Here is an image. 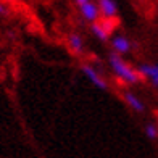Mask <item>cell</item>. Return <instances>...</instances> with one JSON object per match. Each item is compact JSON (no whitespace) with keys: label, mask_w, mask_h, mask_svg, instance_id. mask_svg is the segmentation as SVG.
<instances>
[{"label":"cell","mask_w":158,"mask_h":158,"mask_svg":"<svg viewBox=\"0 0 158 158\" xmlns=\"http://www.w3.org/2000/svg\"><path fill=\"white\" fill-rule=\"evenodd\" d=\"M108 64L113 69V73L116 74L121 81L129 82V84H135V82L140 81V74L135 69H132L119 55H116L114 52L108 55Z\"/></svg>","instance_id":"obj_1"},{"label":"cell","mask_w":158,"mask_h":158,"mask_svg":"<svg viewBox=\"0 0 158 158\" xmlns=\"http://www.w3.org/2000/svg\"><path fill=\"white\" fill-rule=\"evenodd\" d=\"M81 10V15L85 21H90V23H97L98 18H100V11H98V6L95 2H87L79 6Z\"/></svg>","instance_id":"obj_4"},{"label":"cell","mask_w":158,"mask_h":158,"mask_svg":"<svg viewBox=\"0 0 158 158\" xmlns=\"http://www.w3.org/2000/svg\"><path fill=\"white\" fill-rule=\"evenodd\" d=\"M68 44H69L71 50H73L74 53L81 55V53L84 52V42H82V39H81V35L71 34L69 37H68Z\"/></svg>","instance_id":"obj_9"},{"label":"cell","mask_w":158,"mask_h":158,"mask_svg":"<svg viewBox=\"0 0 158 158\" xmlns=\"http://www.w3.org/2000/svg\"><path fill=\"white\" fill-rule=\"evenodd\" d=\"M111 47L114 50V53L121 56V55L127 53L132 45H131V40L126 39L124 35H114V37L111 39Z\"/></svg>","instance_id":"obj_6"},{"label":"cell","mask_w":158,"mask_h":158,"mask_svg":"<svg viewBox=\"0 0 158 158\" xmlns=\"http://www.w3.org/2000/svg\"><path fill=\"white\" fill-rule=\"evenodd\" d=\"M2 2H5V3H10V2H15V0H2Z\"/></svg>","instance_id":"obj_13"},{"label":"cell","mask_w":158,"mask_h":158,"mask_svg":"<svg viewBox=\"0 0 158 158\" xmlns=\"http://www.w3.org/2000/svg\"><path fill=\"white\" fill-rule=\"evenodd\" d=\"M10 11H11V10H10V5L0 0V16H6Z\"/></svg>","instance_id":"obj_11"},{"label":"cell","mask_w":158,"mask_h":158,"mask_svg":"<svg viewBox=\"0 0 158 158\" xmlns=\"http://www.w3.org/2000/svg\"><path fill=\"white\" fill-rule=\"evenodd\" d=\"M82 73L87 76V79L95 85V87L102 89V90H106L108 84H106V81H105L102 76H100V73H98L94 66H90V64H84V66H82Z\"/></svg>","instance_id":"obj_2"},{"label":"cell","mask_w":158,"mask_h":158,"mask_svg":"<svg viewBox=\"0 0 158 158\" xmlns=\"http://www.w3.org/2000/svg\"><path fill=\"white\" fill-rule=\"evenodd\" d=\"M143 131H145V135L150 140H155L158 137V126L153 124V123H147L143 126Z\"/></svg>","instance_id":"obj_10"},{"label":"cell","mask_w":158,"mask_h":158,"mask_svg":"<svg viewBox=\"0 0 158 158\" xmlns=\"http://www.w3.org/2000/svg\"><path fill=\"white\" fill-rule=\"evenodd\" d=\"M97 6H98L100 15H102L103 18H106V19H113L118 13V6H116V2H114V0H98Z\"/></svg>","instance_id":"obj_5"},{"label":"cell","mask_w":158,"mask_h":158,"mask_svg":"<svg viewBox=\"0 0 158 158\" xmlns=\"http://www.w3.org/2000/svg\"><path fill=\"white\" fill-rule=\"evenodd\" d=\"M124 100L134 111H137V113L145 111V105H143V102L137 95H134L132 92H124Z\"/></svg>","instance_id":"obj_8"},{"label":"cell","mask_w":158,"mask_h":158,"mask_svg":"<svg viewBox=\"0 0 158 158\" xmlns=\"http://www.w3.org/2000/svg\"><path fill=\"white\" fill-rule=\"evenodd\" d=\"M87 2H92V0H76V3L81 6V5H84V3H87Z\"/></svg>","instance_id":"obj_12"},{"label":"cell","mask_w":158,"mask_h":158,"mask_svg":"<svg viewBox=\"0 0 158 158\" xmlns=\"http://www.w3.org/2000/svg\"><path fill=\"white\" fill-rule=\"evenodd\" d=\"M137 73L140 76H145L150 82H152L153 87H158V63L155 64H148V63H142Z\"/></svg>","instance_id":"obj_3"},{"label":"cell","mask_w":158,"mask_h":158,"mask_svg":"<svg viewBox=\"0 0 158 158\" xmlns=\"http://www.w3.org/2000/svg\"><path fill=\"white\" fill-rule=\"evenodd\" d=\"M90 29H92V34H94L98 40H102V42L108 40L110 27H108V24H106V21H105V23H98V21H97V23H92Z\"/></svg>","instance_id":"obj_7"}]
</instances>
